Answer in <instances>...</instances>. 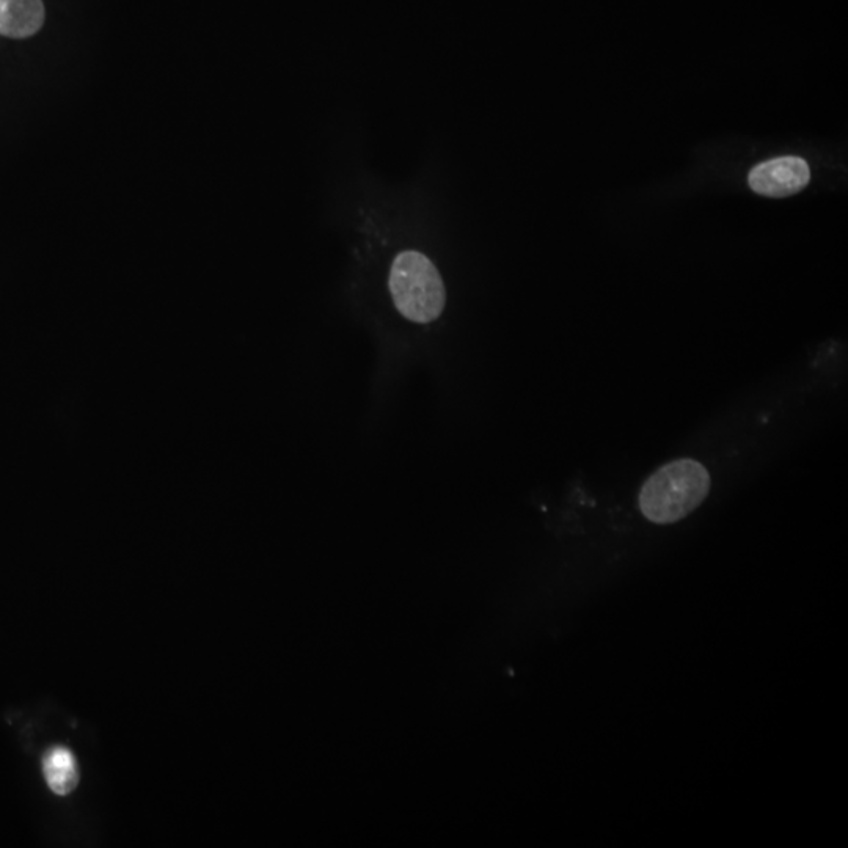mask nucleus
I'll return each mask as SVG.
<instances>
[{"instance_id":"nucleus-2","label":"nucleus","mask_w":848,"mask_h":848,"mask_svg":"<svg viewBox=\"0 0 848 848\" xmlns=\"http://www.w3.org/2000/svg\"><path fill=\"white\" fill-rule=\"evenodd\" d=\"M388 286L395 307L409 321L428 324L442 315L445 285L437 267L423 253H399L393 261Z\"/></svg>"},{"instance_id":"nucleus-4","label":"nucleus","mask_w":848,"mask_h":848,"mask_svg":"<svg viewBox=\"0 0 848 848\" xmlns=\"http://www.w3.org/2000/svg\"><path fill=\"white\" fill-rule=\"evenodd\" d=\"M43 0H0V35L29 38L44 24Z\"/></svg>"},{"instance_id":"nucleus-5","label":"nucleus","mask_w":848,"mask_h":848,"mask_svg":"<svg viewBox=\"0 0 848 848\" xmlns=\"http://www.w3.org/2000/svg\"><path fill=\"white\" fill-rule=\"evenodd\" d=\"M43 775L55 795H70L79 783V768L73 751L65 746L51 748L43 757Z\"/></svg>"},{"instance_id":"nucleus-3","label":"nucleus","mask_w":848,"mask_h":848,"mask_svg":"<svg viewBox=\"0 0 848 848\" xmlns=\"http://www.w3.org/2000/svg\"><path fill=\"white\" fill-rule=\"evenodd\" d=\"M811 181V170L805 159L783 156L756 165L748 176V183L756 194L770 198H784L798 194Z\"/></svg>"},{"instance_id":"nucleus-1","label":"nucleus","mask_w":848,"mask_h":848,"mask_svg":"<svg viewBox=\"0 0 848 848\" xmlns=\"http://www.w3.org/2000/svg\"><path fill=\"white\" fill-rule=\"evenodd\" d=\"M710 475L691 459L669 462L647 479L640 492L643 516L658 525L679 522L706 500Z\"/></svg>"}]
</instances>
